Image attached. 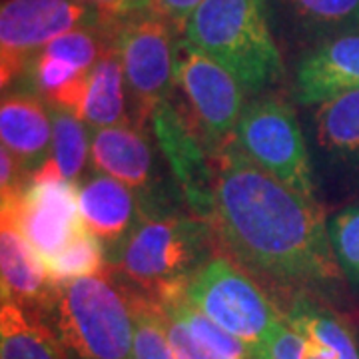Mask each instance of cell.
Segmentation results:
<instances>
[{
  "instance_id": "obj_1",
  "label": "cell",
  "mask_w": 359,
  "mask_h": 359,
  "mask_svg": "<svg viewBox=\"0 0 359 359\" xmlns=\"http://www.w3.org/2000/svg\"><path fill=\"white\" fill-rule=\"evenodd\" d=\"M210 226L240 266L294 294L344 278L320 202L256 166L236 142L214 154Z\"/></svg>"
},
{
  "instance_id": "obj_2",
  "label": "cell",
  "mask_w": 359,
  "mask_h": 359,
  "mask_svg": "<svg viewBox=\"0 0 359 359\" xmlns=\"http://www.w3.org/2000/svg\"><path fill=\"white\" fill-rule=\"evenodd\" d=\"M140 198V222L108 254L110 266L126 282L150 295L166 287L186 285L212 257V226L196 214L168 208L158 194Z\"/></svg>"
},
{
  "instance_id": "obj_3",
  "label": "cell",
  "mask_w": 359,
  "mask_h": 359,
  "mask_svg": "<svg viewBox=\"0 0 359 359\" xmlns=\"http://www.w3.org/2000/svg\"><path fill=\"white\" fill-rule=\"evenodd\" d=\"M186 42L224 66L245 92H262L283 76L268 0H204L186 25Z\"/></svg>"
},
{
  "instance_id": "obj_4",
  "label": "cell",
  "mask_w": 359,
  "mask_h": 359,
  "mask_svg": "<svg viewBox=\"0 0 359 359\" xmlns=\"http://www.w3.org/2000/svg\"><path fill=\"white\" fill-rule=\"evenodd\" d=\"M46 318L72 359H132V285L110 269L60 283Z\"/></svg>"
},
{
  "instance_id": "obj_5",
  "label": "cell",
  "mask_w": 359,
  "mask_h": 359,
  "mask_svg": "<svg viewBox=\"0 0 359 359\" xmlns=\"http://www.w3.org/2000/svg\"><path fill=\"white\" fill-rule=\"evenodd\" d=\"M186 297L224 332L264 359L273 332L283 323L256 280L224 256H212L186 283Z\"/></svg>"
},
{
  "instance_id": "obj_6",
  "label": "cell",
  "mask_w": 359,
  "mask_h": 359,
  "mask_svg": "<svg viewBox=\"0 0 359 359\" xmlns=\"http://www.w3.org/2000/svg\"><path fill=\"white\" fill-rule=\"evenodd\" d=\"M236 146L287 188L318 200V182L304 130L287 102L259 96L248 104L236 128Z\"/></svg>"
},
{
  "instance_id": "obj_7",
  "label": "cell",
  "mask_w": 359,
  "mask_h": 359,
  "mask_svg": "<svg viewBox=\"0 0 359 359\" xmlns=\"http://www.w3.org/2000/svg\"><path fill=\"white\" fill-rule=\"evenodd\" d=\"M174 26L150 11L118 22L112 28V42L120 54L132 98L134 124L144 128L152 122L156 110L168 102L172 88L176 44Z\"/></svg>"
},
{
  "instance_id": "obj_8",
  "label": "cell",
  "mask_w": 359,
  "mask_h": 359,
  "mask_svg": "<svg viewBox=\"0 0 359 359\" xmlns=\"http://www.w3.org/2000/svg\"><path fill=\"white\" fill-rule=\"evenodd\" d=\"M102 25L82 0H2L0 84L11 88L52 40L80 26Z\"/></svg>"
},
{
  "instance_id": "obj_9",
  "label": "cell",
  "mask_w": 359,
  "mask_h": 359,
  "mask_svg": "<svg viewBox=\"0 0 359 359\" xmlns=\"http://www.w3.org/2000/svg\"><path fill=\"white\" fill-rule=\"evenodd\" d=\"M174 76L212 154L236 142L244 114V86L202 50L184 42L176 48Z\"/></svg>"
},
{
  "instance_id": "obj_10",
  "label": "cell",
  "mask_w": 359,
  "mask_h": 359,
  "mask_svg": "<svg viewBox=\"0 0 359 359\" xmlns=\"http://www.w3.org/2000/svg\"><path fill=\"white\" fill-rule=\"evenodd\" d=\"M264 359H359L347 323L308 292L292 295Z\"/></svg>"
},
{
  "instance_id": "obj_11",
  "label": "cell",
  "mask_w": 359,
  "mask_h": 359,
  "mask_svg": "<svg viewBox=\"0 0 359 359\" xmlns=\"http://www.w3.org/2000/svg\"><path fill=\"white\" fill-rule=\"evenodd\" d=\"M313 172L337 192H359V90L320 104L309 120Z\"/></svg>"
},
{
  "instance_id": "obj_12",
  "label": "cell",
  "mask_w": 359,
  "mask_h": 359,
  "mask_svg": "<svg viewBox=\"0 0 359 359\" xmlns=\"http://www.w3.org/2000/svg\"><path fill=\"white\" fill-rule=\"evenodd\" d=\"M0 214L44 259L56 256L84 226L78 188L70 182H32L20 198L2 204Z\"/></svg>"
},
{
  "instance_id": "obj_13",
  "label": "cell",
  "mask_w": 359,
  "mask_h": 359,
  "mask_svg": "<svg viewBox=\"0 0 359 359\" xmlns=\"http://www.w3.org/2000/svg\"><path fill=\"white\" fill-rule=\"evenodd\" d=\"M152 126L188 208L210 224L214 212V168L208 164L196 132L170 102L156 110Z\"/></svg>"
},
{
  "instance_id": "obj_14",
  "label": "cell",
  "mask_w": 359,
  "mask_h": 359,
  "mask_svg": "<svg viewBox=\"0 0 359 359\" xmlns=\"http://www.w3.org/2000/svg\"><path fill=\"white\" fill-rule=\"evenodd\" d=\"M0 268L2 302L16 304L32 316L50 311L60 283L50 278L44 257L6 219L0 224Z\"/></svg>"
},
{
  "instance_id": "obj_15",
  "label": "cell",
  "mask_w": 359,
  "mask_h": 359,
  "mask_svg": "<svg viewBox=\"0 0 359 359\" xmlns=\"http://www.w3.org/2000/svg\"><path fill=\"white\" fill-rule=\"evenodd\" d=\"M359 90V34H344L304 54L295 72V96L320 106Z\"/></svg>"
},
{
  "instance_id": "obj_16",
  "label": "cell",
  "mask_w": 359,
  "mask_h": 359,
  "mask_svg": "<svg viewBox=\"0 0 359 359\" xmlns=\"http://www.w3.org/2000/svg\"><path fill=\"white\" fill-rule=\"evenodd\" d=\"M90 160L100 174L126 184L142 196L152 194L154 152L144 128L122 122L90 132Z\"/></svg>"
},
{
  "instance_id": "obj_17",
  "label": "cell",
  "mask_w": 359,
  "mask_h": 359,
  "mask_svg": "<svg viewBox=\"0 0 359 359\" xmlns=\"http://www.w3.org/2000/svg\"><path fill=\"white\" fill-rule=\"evenodd\" d=\"M78 208L84 226L110 254L140 222L142 198L126 184L96 174L78 188Z\"/></svg>"
},
{
  "instance_id": "obj_18",
  "label": "cell",
  "mask_w": 359,
  "mask_h": 359,
  "mask_svg": "<svg viewBox=\"0 0 359 359\" xmlns=\"http://www.w3.org/2000/svg\"><path fill=\"white\" fill-rule=\"evenodd\" d=\"M0 136L20 164L34 176L50 156V106L28 92H4L0 104Z\"/></svg>"
},
{
  "instance_id": "obj_19",
  "label": "cell",
  "mask_w": 359,
  "mask_h": 359,
  "mask_svg": "<svg viewBox=\"0 0 359 359\" xmlns=\"http://www.w3.org/2000/svg\"><path fill=\"white\" fill-rule=\"evenodd\" d=\"M126 74L114 46L98 60L88 76L80 118L92 130L128 122L126 114Z\"/></svg>"
},
{
  "instance_id": "obj_20",
  "label": "cell",
  "mask_w": 359,
  "mask_h": 359,
  "mask_svg": "<svg viewBox=\"0 0 359 359\" xmlns=\"http://www.w3.org/2000/svg\"><path fill=\"white\" fill-rule=\"evenodd\" d=\"M0 359H72L50 325L11 302L0 308Z\"/></svg>"
},
{
  "instance_id": "obj_21",
  "label": "cell",
  "mask_w": 359,
  "mask_h": 359,
  "mask_svg": "<svg viewBox=\"0 0 359 359\" xmlns=\"http://www.w3.org/2000/svg\"><path fill=\"white\" fill-rule=\"evenodd\" d=\"M283 20L304 39L323 42L353 34L359 26V0H276Z\"/></svg>"
},
{
  "instance_id": "obj_22",
  "label": "cell",
  "mask_w": 359,
  "mask_h": 359,
  "mask_svg": "<svg viewBox=\"0 0 359 359\" xmlns=\"http://www.w3.org/2000/svg\"><path fill=\"white\" fill-rule=\"evenodd\" d=\"M50 106V104H48ZM52 118V160L62 178L76 184L82 178L90 158V134L84 120L72 110L50 106Z\"/></svg>"
},
{
  "instance_id": "obj_23",
  "label": "cell",
  "mask_w": 359,
  "mask_h": 359,
  "mask_svg": "<svg viewBox=\"0 0 359 359\" xmlns=\"http://www.w3.org/2000/svg\"><path fill=\"white\" fill-rule=\"evenodd\" d=\"M132 285V283H130ZM132 359H178L168 337L166 323L156 299L132 285Z\"/></svg>"
},
{
  "instance_id": "obj_24",
  "label": "cell",
  "mask_w": 359,
  "mask_h": 359,
  "mask_svg": "<svg viewBox=\"0 0 359 359\" xmlns=\"http://www.w3.org/2000/svg\"><path fill=\"white\" fill-rule=\"evenodd\" d=\"M106 257L102 242L86 226H82L72 240L56 256L46 257L44 264L54 282L65 283L104 271Z\"/></svg>"
},
{
  "instance_id": "obj_25",
  "label": "cell",
  "mask_w": 359,
  "mask_h": 359,
  "mask_svg": "<svg viewBox=\"0 0 359 359\" xmlns=\"http://www.w3.org/2000/svg\"><path fill=\"white\" fill-rule=\"evenodd\" d=\"M330 242L341 276L359 287V204L339 210L327 219Z\"/></svg>"
},
{
  "instance_id": "obj_26",
  "label": "cell",
  "mask_w": 359,
  "mask_h": 359,
  "mask_svg": "<svg viewBox=\"0 0 359 359\" xmlns=\"http://www.w3.org/2000/svg\"><path fill=\"white\" fill-rule=\"evenodd\" d=\"M162 318H164V323H166L170 344L174 347V353H176L178 359H228L216 353L214 349L205 347L202 341H198L192 335V332L178 318L170 316L166 311H162Z\"/></svg>"
},
{
  "instance_id": "obj_27",
  "label": "cell",
  "mask_w": 359,
  "mask_h": 359,
  "mask_svg": "<svg viewBox=\"0 0 359 359\" xmlns=\"http://www.w3.org/2000/svg\"><path fill=\"white\" fill-rule=\"evenodd\" d=\"M98 14L100 22L106 26L118 25L126 18L150 11V0H82Z\"/></svg>"
},
{
  "instance_id": "obj_28",
  "label": "cell",
  "mask_w": 359,
  "mask_h": 359,
  "mask_svg": "<svg viewBox=\"0 0 359 359\" xmlns=\"http://www.w3.org/2000/svg\"><path fill=\"white\" fill-rule=\"evenodd\" d=\"M204 0H150V13L164 18L176 30H186L188 20Z\"/></svg>"
}]
</instances>
